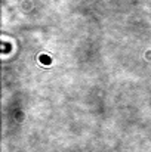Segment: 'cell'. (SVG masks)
I'll list each match as a JSON object with an SVG mask.
<instances>
[{"label": "cell", "mask_w": 151, "mask_h": 152, "mask_svg": "<svg viewBox=\"0 0 151 152\" xmlns=\"http://www.w3.org/2000/svg\"><path fill=\"white\" fill-rule=\"evenodd\" d=\"M10 50H12V45L7 43V42H1V53L3 55H7Z\"/></svg>", "instance_id": "obj_1"}, {"label": "cell", "mask_w": 151, "mask_h": 152, "mask_svg": "<svg viewBox=\"0 0 151 152\" xmlns=\"http://www.w3.org/2000/svg\"><path fill=\"white\" fill-rule=\"evenodd\" d=\"M40 61H42L43 64H48V65L50 64V58L49 56H45V55H42V56H40Z\"/></svg>", "instance_id": "obj_2"}]
</instances>
